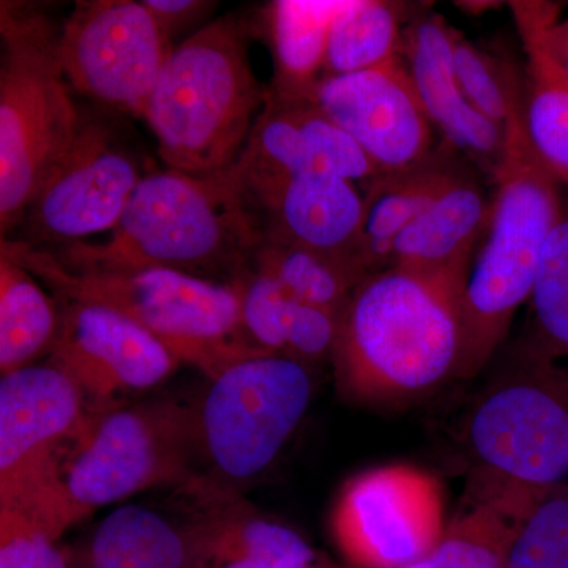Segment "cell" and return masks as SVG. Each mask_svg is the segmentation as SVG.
Segmentation results:
<instances>
[{"label": "cell", "mask_w": 568, "mask_h": 568, "mask_svg": "<svg viewBox=\"0 0 568 568\" xmlns=\"http://www.w3.org/2000/svg\"><path fill=\"white\" fill-rule=\"evenodd\" d=\"M0 254L28 268L63 301L111 306L211 379L256 353L242 328L241 284L168 267L70 268L47 248L2 239Z\"/></svg>", "instance_id": "277c9868"}, {"label": "cell", "mask_w": 568, "mask_h": 568, "mask_svg": "<svg viewBox=\"0 0 568 568\" xmlns=\"http://www.w3.org/2000/svg\"><path fill=\"white\" fill-rule=\"evenodd\" d=\"M58 541L21 514L0 510V568H73Z\"/></svg>", "instance_id": "d6a6232c"}, {"label": "cell", "mask_w": 568, "mask_h": 568, "mask_svg": "<svg viewBox=\"0 0 568 568\" xmlns=\"http://www.w3.org/2000/svg\"><path fill=\"white\" fill-rule=\"evenodd\" d=\"M92 413L61 366L33 364L0 379V510L31 519L59 540L73 526L59 469Z\"/></svg>", "instance_id": "ba28073f"}, {"label": "cell", "mask_w": 568, "mask_h": 568, "mask_svg": "<svg viewBox=\"0 0 568 568\" xmlns=\"http://www.w3.org/2000/svg\"><path fill=\"white\" fill-rule=\"evenodd\" d=\"M488 182L463 160L435 203L396 242L390 267L424 275L463 298L474 253L484 244L491 220L495 192H489Z\"/></svg>", "instance_id": "ac0fdd59"}, {"label": "cell", "mask_w": 568, "mask_h": 568, "mask_svg": "<svg viewBox=\"0 0 568 568\" xmlns=\"http://www.w3.org/2000/svg\"><path fill=\"white\" fill-rule=\"evenodd\" d=\"M517 345L547 361H568V190L564 186L559 216L541 252L530 295L529 328Z\"/></svg>", "instance_id": "f546056e"}, {"label": "cell", "mask_w": 568, "mask_h": 568, "mask_svg": "<svg viewBox=\"0 0 568 568\" xmlns=\"http://www.w3.org/2000/svg\"><path fill=\"white\" fill-rule=\"evenodd\" d=\"M197 500L189 523L186 568H305L315 552L294 529L263 517L233 491L205 478L186 485Z\"/></svg>", "instance_id": "d6986e66"}, {"label": "cell", "mask_w": 568, "mask_h": 568, "mask_svg": "<svg viewBox=\"0 0 568 568\" xmlns=\"http://www.w3.org/2000/svg\"><path fill=\"white\" fill-rule=\"evenodd\" d=\"M305 568H316V567H313V566H308V567H305Z\"/></svg>", "instance_id": "d590c367"}, {"label": "cell", "mask_w": 568, "mask_h": 568, "mask_svg": "<svg viewBox=\"0 0 568 568\" xmlns=\"http://www.w3.org/2000/svg\"><path fill=\"white\" fill-rule=\"evenodd\" d=\"M528 63L521 119L540 162L568 190V73L549 51L547 32L559 20L551 2L510 3Z\"/></svg>", "instance_id": "603a6c76"}, {"label": "cell", "mask_w": 568, "mask_h": 568, "mask_svg": "<svg viewBox=\"0 0 568 568\" xmlns=\"http://www.w3.org/2000/svg\"><path fill=\"white\" fill-rule=\"evenodd\" d=\"M189 523L159 508L122 504L93 528L73 568H186Z\"/></svg>", "instance_id": "d4e9b609"}, {"label": "cell", "mask_w": 568, "mask_h": 568, "mask_svg": "<svg viewBox=\"0 0 568 568\" xmlns=\"http://www.w3.org/2000/svg\"><path fill=\"white\" fill-rule=\"evenodd\" d=\"M61 316L40 280L0 254V373L9 375L50 355Z\"/></svg>", "instance_id": "4316f807"}, {"label": "cell", "mask_w": 568, "mask_h": 568, "mask_svg": "<svg viewBox=\"0 0 568 568\" xmlns=\"http://www.w3.org/2000/svg\"><path fill=\"white\" fill-rule=\"evenodd\" d=\"M173 50L152 11L134 0H80L59 37L71 89L138 118Z\"/></svg>", "instance_id": "8fae6325"}, {"label": "cell", "mask_w": 568, "mask_h": 568, "mask_svg": "<svg viewBox=\"0 0 568 568\" xmlns=\"http://www.w3.org/2000/svg\"><path fill=\"white\" fill-rule=\"evenodd\" d=\"M536 491L478 469L436 547L403 568H507L511 541Z\"/></svg>", "instance_id": "7402d4cb"}, {"label": "cell", "mask_w": 568, "mask_h": 568, "mask_svg": "<svg viewBox=\"0 0 568 568\" xmlns=\"http://www.w3.org/2000/svg\"><path fill=\"white\" fill-rule=\"evenodd\" d=\"M313 100L361 145L381 174L416 168L436 149L433 123L402 55L375 69L325 77Z\"/></svg>", "instance_id": "9a60e30c"}, {"label": "cell", "mask_w": 568, "mask_h": 568, "mask_svg": "<svg viewBox=\"0 0 568 568\" xmlns=\"http://www.w3.org/2000/svg\"><path fill=\"white\" fill-rule=\"evenodd\" d=\"M347 0H276L265 9L275 77L268 91L313 97L323 80L332 26Z\"/></svg>", "instance_id": "484cf974"}, {"label": "cell", "mask_w": 568, "mask_h": 568, "mask_svg": "<svg viewBox=\"0 0 568 568\" xmlns=\"http://www.w3.org/2000/svg\"><path fill=\"white\" fill-rule=\"evenodd\" d=\"M48 361L69 373L95 407L118 405L122 396L151 390L182 364L132 317L111 306L77 301L63 305Z\"/></svg>", "instance_id": "5bb4252c"}, {"label": "cell", "mask_w": 568, "mask_h": 568, "mask_svg": "<svg viewBox=\"0 0 568 568\" xmlns=\"http://www.w3.org/2000/svg\"><path fill=\"white\" fill-rule=\"evenodd\" d=\"M462 297L402 267L366 275L339 315L332 362L358 402H399L454 377Z\"/></svg>", "instance_id": "7a4b0ae2"}, {"label": "cell", "mask_w": 568, "mask_h": 568, "mask_svg": "<svg viewBox=\"0 0 568 568\" xmlns=\"http://www.w3.org/2000/svg\"><path fill=\"white\" fill-rule=\"evenodd\" d=\"M242 196L268 237L351 261L364 215V193L354 182L327 173L298 174Z\"/></svg>", "instance_id": "ffe728a7"}, {"label": "cell", "mask_w": 568, "mask_h": 568, "mask_svg": "<svg viewBox=\"0 0 568 568\" xmlns=\"http://www.w3.org/2000/svg\"><path fill=\"white\" fill-rule=\"evenodd\" d=\"M58 29L43 7L0 3V233L10 237L84 115L59 58Z\"/></svg>", "instance_id": "8992f818"}, {"label": "cell", "mask_w": 568, "mask_h": 568, "mask_svg": "<svg viewBox=\"0 0 568 568\" xmlns=\"http://www.w3.org/2000/svg\"><path fill=\"white\" fill-rule=\"evenodd\" d=\"M507 568H568V484L537 488L511 541Z\"/></svg>", "instance_id": "1f68e13d"}, {"label": "cell", "mask_w": 568, "mask_h": 568, "mask_svg": "<svg viewBox=\"0 0 568 568\" xmlns=\"http://www.w3.org/2000/svg\"><path fill=\"white\" fill-rule=\"evenodd\" d=\"M454 65L466 99L484 118L506 130L511 112L523 100L525 71L500 55L481 50L455 31Z\"/></svg>", "instance_id": "4dcf8cb0"}, {"label": "cell", "mask_w": 568, "mask_h": 568, "mask_svg": "<svg viewBox=\"0 0 568 568\" xmlns=\"http://www.w3.org/2000/svg\"><path fill=\"white\" fill-rule=\"evenodd\" d=\"M227 173L242 193L298 174H335L354 183L381 175L361 145L320 110L313 97L295 99L271 91L244 152Z\"/></svg>", "instance_id": "2e32d148"}, {"label": "cell", "mask_w": 568, "mask_h": 568, "mask_svg": "<svg viewBox=\"0 0 568 568\" xmlns=\"http://www.w3.org/2000/svg\"><path fill=\"white\" fill-rule=\"evenodd\" d=\"M144 3L171 39L201 20L215 6L201 0H144Z\"/></svg>", "instance_id": "836d02e7"}, {"label": "cell", "mask_w": 568, "mask_h": 568, "mask_svg": "<svg viewBox=\"0 0 568 568\" xmlns=\"http://www.w3.org/2000/svg\"><path fill=\"white\" fill-rule=\"evenodd\" d=\"M110 233L100 244L50 252L70 268L168 267L234 283L253 271L264 241L263 223L226 170L145 174Z\"/></svg>", "instance_id": "6da1fadb"}, {"label": "cell", "mask_w": 568, "mask_h": 568, "mask_svg": "<svg viewBox=\"0 0 568 568\" xmlns=\"http://www.w3.org/2000/svg\"><path fill=\"white\" fill-rule=\"evenodd\" d=\"M454 29L443 17L422 14L413 18L403 32L399 55L426 115L443 133V141L493 183L506 155L507 133L466 99L454 65Z\"/></svg>", "instance_id": "e0dca14e"}, {"label": "cell", "mask_w": 568, "mask_h": 568, "mask_svg": "<svg viewBox=\"0 0 568 568\" xmlns=\"http://www.w3.org/2000/svg\"><path fill=\"white\" fill-rule=\"evenodd\" d=\"M478 469L526 487L568 477V366L523 349L478 396L467 420Z\"/></svg>", "instance_id": "30bf717a"}, {"label": "cell", "mask_w": 568, "mask_h": 568, "mask_svg": "<svg viewBox=\"0 0 568 568\" xmlns=\"http://www.w3.org/2000/svg\"><path fill=\"white\" fill-rule=\"evenodd\" d=\"M250 33L227 14L171 52L142 118L168 170L222 173L244 152L268 93L253 73Z\"/></svg>", "instance_id": "3957f363"}, {"label": "cell", "mask_w": 568, "mask_h": 568, "mask_svg": "<svg viewBox=\"0 0 568 568\" xmlns=\"http://www.w3.org/2000/svg\"><path fill=\"white\" fill-rule=\"evenodd\" d=\"M506 155L493 185L487 237L459 305L454 377L470 379L495 357L519 306L530 301L541 252L555 227L562 185L526 136L521 103L508 119Z\"/></svg>", "instance_id": "5b68a950"}, {"label": "cell", "mask_w": 568, "mask_h": 568, "mask_svg": "<svg viewBox=\"0 0 568 568\" xmlns=\"http://www.w3.org/2000/svg\"><path fill=\"white\" fill-rule=\"evenodd\" d=\"M196 458L193 406L171 398L92 406L63 455L59 484L77 525L148 489L186 487Z\"/></svg>", "instance_id": "52a82bcc"}, {"label": "cell", "mask_w": 568, "mask_h": 568, "mask_svg": "<svg viewBox=\"0 0 568 568\" xmlns=\"http://www.w3.org/2000/svg\"><path fill=\"white\" fill-rule=\"evenodd\" d=\"M465 159L443 141L416 168L364 183V215L351 250V261L362 275L390 267L396 242L435 203Z\"/></svg>", "instance_id": "44dd1931"}, {"label": "cell", "mask_w": 568, "mask_h": 568, "mask_svg": "<svg viewBox=\"0 0 568 568\" xmlns=\"http://www.w3.org/2000/svg\"><path fill=\"white\" fill-rule=\"evenodd\" d=\"M312 366L256 351L209 379L194 409L197 457L227 481L260 477L312 403Z\"/></svg>", "instance_id": "9c48e42d"}, {"label": "cell", "mask_w": 568, "mask_h": 568, "mask_svg": "<svg viewBox=\"0 0 568 568\" xmlns=\"http://www.w3.org/2000/svg\"><path fill=\"white\" fill-rule=\"evenodd\" d=\"M142 178L110 126L84 118L22 220L24 242L55 250L114 230Z\"/></svg>", "instance_id": "7c38bea8"}, {"label": "cell", "mask_w": 568, "mask_h": 568, "mask_svg": "<svg viewBox=\"0 0 568 568\" xmlns=\"http://www.w3.org/2000/svg\"><path fill=\"white\" fill-rule=\"evenodd\" d=\"M443 491L416 467H376L354 477L334 510L347 558L368 568H403L424 558L444 534Z\"/></svg>", "instance_id": "4fadbf2b"}, {"label": "cell", "mask_w": 568, "mask_h": 568, "mask_svg": "<svg viewBox=\"0 0 568 568\" xmlns=\"http://www.w3.org/2000/svg\"><path fill=\"white\" fill-rule=\"evenodd\" d=\"M547 43L556 61H558L560 67L568 73V20H558L549 26Z\"/></svg>", "instance_id": "e575fe53"}, {"label": "cell", "mask_w": 568, "mask_h": 568, "mask_svg": "<svg viewBox=\"0 0 568 568\" xmlns=\"http://www.w3.org/2000/svg\"><path fill=\"white\" fill-rule=\"evenodd\" d=\"M241 284L242 328L265 353L313 366L334 354L339 315L305 304L274 280L250 272Z\"/></svg>", "instance_id": "cb8c5ba5"}, {"label": "cell", "mask_w": 568, "mask_h": 568, "mask_svg": "<svg viewBox=\"0 0 568 568\" xmlns=\"http://www.w3.org/2000/svg\"><path fill=\"white\" fill-rule=\"evenodd\" d=\"M268 276L305 304L342 315L365 278L349 260L268 237L257 246L253 271Z\"/></svg>", "instance_id": "83f0119b"}, {"label": "cell", "mask_w": 568, "mask_h": 568, "mask_svg": "<svg viewBox=\"0 0 568 568\" xmlns=\"http://www.w3.org/2000/svg\"><path fill=\"white\" fill-rule=\"evenodd\" d=\"M405 3L347 0L328 39L325 77L375 69L399 55Z\"/></svg>", "instance_id": "f1b7e54d"}]
</instances>
